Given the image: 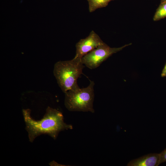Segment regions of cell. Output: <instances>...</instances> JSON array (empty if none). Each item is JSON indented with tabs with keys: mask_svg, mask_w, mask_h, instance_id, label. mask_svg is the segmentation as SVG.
Returning a JSON list of instances; mask_svg holds the SVG:
<instances>
[{
	"mask_svg": "<svg viewBox=\"0 0 166 166\" xmlns=\"http://www.w3.org/2000/svg\"><path fill=\"white\" fill-rule=\"evenodd\" d=\"M162 77H166V62L161 74Z\"/></svg>",
	"mask_w": 166,
	"mask_h": 166,
	"instance_id": "cell-10",
	"label": "cell"
},
{
	"mask_svg": "<svg viewBox=\"0 0 166 166\" xmlns=\"http://www.w3.org/2000/svg\"><path fill=\"white\" fill-rule=\"evenodd\" d=\"M166 17V2H161L157 9L153 18L154 21H157Z\"/></svg>",
	"mask_w": 166,
	"mask_h": 166,
	"instance_id": "cell-8",
	"label": "cell"
},
{
	"mask_svg": "<svg viewBox=\"0 0 166 166\" xmlns=\"http://www.w3.org/2000/svg\"><path fill=\"white\" fill-rule=\"evenodd\" d=\"M90 81L89 85L86 87L80 88L78 87L65 93V105L69 110L94 112L93 105L94 83L93 81Z\"/></svg>",
	"mask_w": 166,
	"mask_h": 166,
	"instance_id": "cell-3",
	"label": "cell"
},
{
	"mask_svg": "<svg viewBox=\"0 0 166 166\" xmlns=\"http://www.w3.org/2000/svg\"><path fill=\"white\" fill-rule=\"evenodd\" d=\"M104 42L94 31H92L86 38L81 39L76 45L75 58H81Z\"/></svg>",
	"mask_w": 166,
	"mask_h": 166,
	"instance_id": "cell-5",
	"label": "cell"
},
{
	"mask_svg": "<svg viewBox=\"0 0 166 166\" xmlns=\"http://www.w3.org/2000/svg\"><path fill=\"white\" fill-rule=\"evenodd\" d=\"M113 0H87L89 11L90 12H92L97 9L105 7Z\"/></svg>",
	"mask_w": 166,
	"mask_h": 166,
	"instance_id": "cell-7",
	"label": "cell"
},
{
	"mask_svg": "<svg viewBox=\"0 0 166 166\" xmlns=\"http://www.w3.org/2000/svg\"><path fill=\"white\" fill-rule=\"evenodd\" d=\"M131 44H126L118 48H111L104 43L84 56L81 58V61L89 69H95L113 54Z\"/></svg>",
	"mask_w": 166,
	"mask_h": 166,
	"instance_id": "cell-4",
	"label": "cell"
},
{
	"mask_svg": "<svg viewBox=\"0 0 166 166\" xmlns=\"http://www.w3.org/2000/svg\"><path fill=\"white\" fill-rule=\"evenodd\" d=\"M84 67L81 58L74 57L70 60L59 61L55 64L53 74L59 86L64 93L79 87L77 80L83 73Z\"/></svg>",
	"mask_w": 166,
	"mask_h": 166,
	"instance_id": "cell-2",
	"label": "cell"
},
{
	"mask_svg": "<svg viewBox=\"0 0 166 166\" xmlns=\"http://www.w3.org/2000/svg\"><path fill=\"white\" fill-rule=\"evenodd\" d=\"M22 112L29 140L31 143L42 134H47L55 140L60 132L73 128L71 125L64 122L60 112L49 106L43 117L39 120L33 118L29 109H23Z\"/></svg>",
	"mask_w": 166,
	"mask_h": 166,
	"instance_id": "cell-1",
	"label": "cell"
},
{
	"mask_svg": "<svg viewBox=\"0 0 166 166\" xmlns=\"http://www.w3.org/2000/svg\"><path fill=\"white\" fill-rule=\"evenodd\" d=\"M160 154V164L166 162V148Z\"/></svg>",
	"mask_w": 166,
	"mask_h": 166,
	"instance_id": "cell-9",
	"label": "cell"
},
{
	"mask_svg": "<svg viewBox=\"0 0 166 166\" xmlns=\"http://www.w3.org/2000/svg\"><path fill=\"white\" fill-rule=\"evenodd\" d=\"M160 164V153H151L131 160L127 166H158Z\"/></svg>",
	"mask_w": 166,
	"mask_h": 166,
	"instance_id": "cell-6",
	"label": "cell"
},
{
	"mask_svg": "<svg viewBox=\"0 0 166 166\" xmlns=\"http://www.w3.org/2000/svg\"><path fill=\"white\" fill-rule=\"evenodd\" d=\"M166 2V0H161V2Z\"/></svg>",
	"mask_w": 166,
	"mask_h": 166,
	"instance_id": "cell-11",
	"label": "cell"
}]
</instances>
